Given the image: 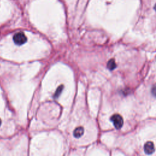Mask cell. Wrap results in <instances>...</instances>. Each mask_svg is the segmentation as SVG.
Here are the masks:
<instances>
[{
	"instance_id": "obj_3",
	"label": "cell",
	"mask_w": 156,
	"mask_h": 156,
	"mask_svg": "<svg viewBox=\"0 0 156 156\" xmlns=\"http://www.w3.org/2000/svg\"><path fill=\"white\" fill-rule=\"evenodd\" d=\"M144 152L147 154H152L155 151L154 144L152 141H147L145 143L144 146Z\"/></svg>"
},
{
	"instance_id": "obj_4",
	"label": "cell",
	"mask_w": 156,
	"mask_h": 156,
	"mask_svg": "<svg viewBox=\"0 0 156 156\" xmlns=\"http://www.w3.org/2000/svg\"><path fill=\"white\" fill-rule=\"evenodd\" d=\"M83 133V128L82 127H77L73 132V135L76 138L80 137Z\"/></svg>"
},
{
	"instance_id": "obj_5",
	"label": "cell",
	"mask_w": 156,
	"mask_h": 156,
	"mask_svg": "<svg viewBox=\"0 0 156 156\" xmlns=\"http://www.w3.org/2000/svg\"><path fill=\"white\" fill-rule=\"evenodd\" d=\"M116 63H115V62L114 59H111L108 62L107 67L109 69H110V70L113 69L116 67Z\"/></svg>"
},
{
	"instance_id": "obj_6",
	"label": "cell",
	"mask_w": 156,
	"mask_h": 156,
	"mask_svg": "<svg viewBox=\"0 0 156 156\" xmlns=\"http://www.w3.org/2000/svg\"><path fill=\"white\" fill-rule=\"evenodd\" d=\"M62 87H63L62 86H60V87L57 88V91H55V95H54V98H57V97L58 96V95L60 94V93H61V91H62V88H63Z\"/></svg>"
},
{
	"instance_id": "obj_8",
	"label": "cell",
	"mask_w": 156,
	"mask_h": 156,
	"mask_svg": "<svg viewBox=\"0 0 156 156\" xmlns=\"http://www.w3.org/2000/svg\"><path fill=\"white\" fill-rule=\"evenodd\" d=\"M154 9L155 10V11H156V4L155 5V6H154Z\"/></svg>"
},
{
	"instance_id": "obj_2",
	"label": "cell",
	"mask_w": 156,
	"mask_h": 156,
	"mask_svg": "<svg viewBox=\"0 0 156 156\" xmlns=\"http://www.w3.org/2000/svg\"><path fill=\"white\" fill-rule=\"evenodd\" d=\"M111 121L113 122L114 126L116 129H120L123 125V119L121 116L119 114H115L112 116L110 118Z\"/></svg>"
},
{
	"instance_id": "obj_9",
	"label": "cell",
	"mask_w": 156,
	"mask_h": 156,
	"mask_svg": "<svg viewBox=\"0 0 156 156\" xmlns=\"http://www.w3.org/2000/svg\"><path fill=\"white\" fill-rule=\"evenodd\" d=\"M1 119H0V126H1Z\"/></svg>"
},
{
	"instance_id": "obj_7",
	"label": "cell",
	"mask_w": 156,
	"mask_h": 156,
	"mask_svg": "<svg viewBox=\"0 0 156 156\" xmlns=\"http://www.w3.org/2000/svg\"><path fill=\"white\" fill-rule=\"evenodd\" d=\"M152 93H153V94H154L155 96H156V87H154L153 88V89H152Z\"/></svg>"
},
{
	"instance_id": "obj_1",
	"label": "cell",
	"mask_w": 156,
	"mask_h": 156,
	"mask_svg": "<svg viewBox=\"0 0 156 156\" xmlns=\"http://www.w3.org/2000/svg\"><path fill=\"white\" fill-rule=\"evenodd\" d=\"M13 41L18 45H21L27 41V38L23 32H20L15 34L13 36Z\"/></svg>"
}]
</instances>
